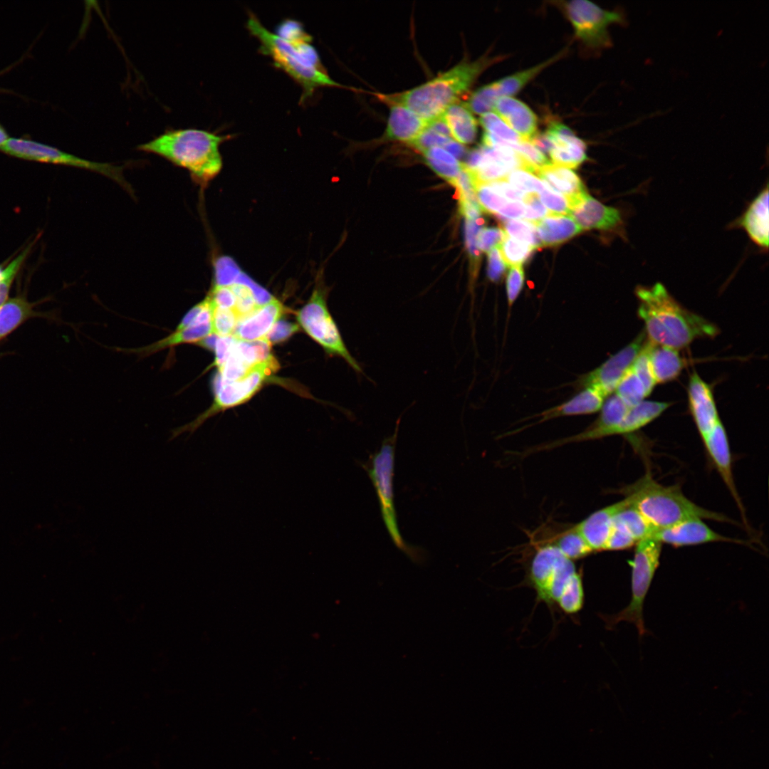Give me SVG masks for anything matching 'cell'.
Wrapping results in <instances>:
<instances>
[{
	"label": "cell",
	"instance_id": "cell-56",
	"mask_svg": "<svg viewBox=\"0 0 769 769\" xmlns=\"http://www.w3.org/2000/svg\"><path fill=\"white\" fill-rule=\"evenodd\" d=\"M427 164L440 177L452 183L460 174L463 164H451L434 159L424 157Z\"/></svg>",
	"mask_w": 769,
	"mask_h": 769
},
{
	"label": "cell",
	"instance_id": "cell-16",
	"mask_svg": "<svg viewBox=\"0 0 769 769\" xmlns=\"http://www.w3.org/2000/svg\"><path fill=\"white\" fill-rule=\"evenodd\" d=\"M569 215L581 229H599L607 231H623V219L620 211L604 205L589 194L572 204Z\"/></svg>",
	"mask_w": 769,
	"mask_h": 769
},
{
	"label": "cell",
	"instance_id": "cell-42",
	"mask_svg": "<svg viewBox=\"0 0 769 769\" xmlns=\"http://www.w3.org/2000/svg\"><path fill=\"white\" fill-rule=\"evenodd\" d=\"M498 248L505 263L510 266H522L535 250L534 248L508 235Z\"/></svg>",
	"mask_w": 769,
	"mask_h": 769
},
{
	"label": "cell",
	"instance_id": "cell-47",
	"mask_svg": "<svg viewBox=\"0 0 769 769\" xmlns=\"http://www.w3.org/2000/svg\"><path fill=\"white\" fill-rule=\"evenodd\" d=\"M476 197L482 209L490 214H497L507 201L495 192L486 183H478L476 186Z\"/></svg>",
	"mask_w": 769,
	"mask_h": 769
},
{
	"label": "cell",
	"instance_id": "cell-4",
	"mask_svg": "<svg viewBox=\"0 0 769 769\" xmlns=\"http://www.w3.org/2000/svg\"><path fill=\"white\" fill-rule=\"evenodd\" d=\"M503 58L483 56L474 61H462L419 86L402 93L380 94L378 98L387 105L404 106L425 121L431 122L457 103L485 70Z\"/></svg>",
	"mask_w": 769,
	"mask_h": 769
},
{
	"label": "cell",
	"instance_id": "cell-1",
	"mask_svg": "<svg viewBox=\"0 0 769 769\" xmlns=\"http://www.w3.org/2000/svg\"><path fill=\"white\" fill-rule=\"evenodd\" d=\"M246 26L249 33L258 39L259 51L268 56L276 68L301 87L300 101L310 98L320 88L342 87L326 72L312 44L311 36L300 22L286 19L278 25L276 33H273L253 13L249 12Z\"/></svg>",
	"mask_w": 769,
	"mask_h": 769
},
{
	"label": "cell",
	"instance_id": "cell-40",
	"mask_svg": "<svg viewBox=\"0 0 769 769\" xmlns=\"http://www.w3.org/2000/svg\"><path fill=\"white\" fill-rule=\"evenodd\" d=\"M498 98L493 82L475 90L464 104L471 113L481 115L493 111Z\"/></svg>",
	"mask_w": 769,
	"mask_h": 769
},
{
	"label": "cell",
	"instance_id": "cell-55",
	"mask_svg": "<svg viewBox=\"0 0 769 769\" xmlns=\"http://www.w3.org/2000/svg\"><path fill=\"white\" fill-rule=\"evenodd\" d=\"M501 251L498 247L492 249L488 252L487 275L490 281L498 282L506 270Z\"/></svg>",
	"mask_w": 769,
	"mask_h": 769
},
{
	"label": "cell",
	"instance_id": "cell-9",
	"mask_svg": "<svg viewBox=\"0 0 769 769\" xmlns=\"http://www.w3.org/2000/svg\"><path fill=\"white\" fill-rule=\"evenodd\" d=\"M0 151L23 160L71 167L89 170L117 182L128 193L133 194L131 185L123 174V166L90 161L62 151L56 147L24 137H10Z\"/></svg>",
	"mask_w": 769,
	"mask_h": 769
},
{
	"label": "cell",
	"instance_id": "cell-37",
	"mask_svg": "<svg viewBox=\"0 0 769 769\" xmlns=\"http://www.w3.org/2000/svg\"><path fill=\"white\" fill-rule=\"evenodd\" d=\"M614 392L629 407L640 403L647 397L643 384L632 367L623 376Z\"/></svg>",
	"mask_w": 769,
	"mask_h": 769
},
{
	"label": "cell",
	"instance_id": "cell-63",
	"mask_svg": "<svg viewBox=\"0 0 769 769\" xmlns=\"http://www.w3.org/2000/svg\"><path fill=\"white\" fill-rule=\"evenodd\" d=\"M9 136L4 129V127L0 124V149L5 145V143L9 139Z\"/></svg>",
	"mask_w": 769,
	"mask_h": 769
},
{
	"label": "cell",
	"instance_id": "cell-6",
	"mask_svg": "<svg viewBox=\"0 0 769 769\" xmlns=\"http://www.w3.org/2000/svg\"><path fill=\"white\" fill-rule=\"evenodd\" d=\"M656 530L699 518L738 525L726 515L706 509L689 499L679 485L658 483L650 471L618 490Z\"/></svg>",
	"mask_w": 769,
	"mask_h": 769
},
{
	"label": "cell",
	"instance_id": "cell-29",
	"mask_svg": "<svg viewBox=\"0 0 769 769\" xmlns=\"http://www.w3.org/2000/svg\"><path fill=\"white\" fill-rule=\"evenodd\" d=\"M451 138L459 144H471L476 138L478 122L464 103L450 105L441 115Z\"/></svg>",
	"mask_w": 769,
	"mask_h": 769
},
{
	"label": "cell",
	"instance_id": "cell-31",
	"mask_svg": "<svg viewBox=\"0 0 769 769\" xmlns=\"http://www.w3.org/2000/svg\"><path fill=\"white\" fill-rule=\"evenodd\" d=\"M480 124L483 129L482 145L487 147L503 146L513 150V146L523 140L511 129L496 113L481 115Z\"/></svg>",
	"mask_w": 769,
	"mask_h": 769
},
{
	"label": "cell",
	"instance_id": "cell-26",
	"mask_svg": "<svg viewBox=\"0 0 769 769\" xmlns=\"http://www.w3.org/2000/svg\"><path fill=\"white\" fill-rule=\"evenodd\" d=\"M646 347L656 383L671 382L679 376L685 362L678 350L652 343L647 339Z\"/></svg>",
	"mask_w": 769,
	"mask_h": 769
},
{
	"label": "cell",
	"instance_id": "cell-61",
	"mask_svg": "<svg viewBox=\"0 0 769 769\" xmlns=\"http://www.w3.org/2000/svg\"><path fill=\"white\" fill-rule=\"evenodd\" d=\"M459 211L466 219H477L481 218L482 209L478 201L459 200Z\"/></svg>",
	"mask_w": 769,
	"mask_h": 769
},
{
	"label": "cell",
	"instance_id": "cell-22",
	"mask_svg": "<svg viewBox=\"0 0 769 769\" xmlns=\"http://www.w3.org/2000/svg\"><path fill=\"white\" fill-rule=\"evenodd\" d=\"M283 313L282 304L273 298L258 306L253 313L240 320L233 336L243 341H255L266 338Z\"/></svg>",
	"mask_w": 769,
	"mask_h": 769
},
{
	"label": "cell",
	"instance_id": "cell-17",
	"mask_svg": "<svg viewBox=\"0 0 769 769\" xmlns=\"http://www.w3.org/2000/svg\"><path fill=\"white\" fill-rule=\"evenodd\" d=\"M688 399L691 415L703 439L720 419L711 387L696 371L689 377Z\"/></svg>",
	"mask_w": 769,
	"mask_h": 769
},
{
	"label": "cell",
	"instance_id": "cell-15",
	"mask_svg": "<svg viewBox=\"0 0 769 769\" xmlns=\"http://www.w3.org/2000/svg\"><path fill=\"white\" fill-rule=\"evenodd\" d=\"M706 451L741 511L745 525L748 528L746 511L737 491L732 471V456L726 429L719 420L702 439Z\"/></svg>",
	"mask_w": 769,
	"mask_h": 769
},
{
	"label": "cell",
	"instance_id": "cell-48",
	"mask_svg": "<svg viewBox=\"0 0 769 769\" xmlns=\"http://www.w3.org/2000/svg\"><path fill=\"white\" fill-rule=\"evenodd\" d=\"M632 368L643 384L646 394L648 397L656 383L650 365L646 342L633 362Z\"/></svg>",
	"mask_w": 769,
	"mask_h": 769
},
{
	"label": "cell",
	"instance_id": "cell-57",
	"mask_svg": "<svg viewBox=\"0 0 769 769\" xmlns=\"http://www.w3.org/2000/svg\"><path fill=\"white\" fill-rule=\"evenodd\" d=\"M498 195L512 201L524 202L526 194L509 184L505 179L486 183Z\"/></svg>",
	"mask_w": 769,
	"mask_h": 769
},
{
	"label": "cell",
	"instance_id": "cell-21",
	"mask_svg": "<svg viewBox=\"0 0 769 769\" xmlns=\"http://www.w3.org/2000/svg\"><path fill=\"white\" fill-rule=\"evenodd\" d=\"M626 504L623 498L597 510L573 527L581 534L593 553L605 551L616 513Z\"/></svg>",
	"mask_w": 769,
	"mask_h": 769
},
{
	"label": "cell",
	"instance_id": "cell-39",
	"mask_svg": "<svg viewBox=\"0 0 769 769\" xmlns=\"http://www.w3.org/2000/svg\"><path fill=\"white\" fill-rule=\"evenodd\" d=\"M503 230L509 236L535 249L542 246L535 224L522 220H502Z\"/></svg>",
	"mask_w": 769,
	"mask_h": 769
},
{
	"label": "cell",
	"instance_id": "cell-38",
	"mask_svg": "<svg viewBox=\"0 0 769 769\" xmlns=\"http://www.w3.org/2000/svg\"><path fill=\"white\" fill-rule=\"evenodd\" d=\"M208 298L211 308L212 334L218 337L232 335L239 318L234 309L222 308L216 306Z\"/></svg>",
	"mask_w": 769,
	"mask_h": 769
},
{
	"label": "cell",
	"instance_id": "cell-52",
	"mask_svg": "<svg viewBox=\"0 0 769 769\" xmlns=\"http://www.w3.org/2000/svg\"><path fill=\"white\" fill-rule=\"evenodd\" d=\"M524 278L522 266H511L506 279V293L509 308L513 305L522 291L524 285Z\"/></svg>",
	"mask_w": 769,
	"mask_h": 769
},
{
	"label": "cell",
	"instance_id": "cell-11",
	"mask_svg": "<svg viewBox=\"0 0 769 769\" xmlns=\"http://www.w3.org/2000/svg\"><path fill=\"white\" fill-rule=\"evenodd\" d=\"M306 333L330 355L340 356L357 372L363 373L360 364L347 350L325 302V292L319 284L308 302L297 315Z\"/></svg>",
	"mask_w": 769,
	"mask_h": 769
},
{
	"label": "cell",
	"instance_id": "cell-7",
	"mask_svg": "<svg viewBox=\"0 0 769 769\" xmlns=\"http://www.w3.org/2000/svg\"><path fill=\"white\" fill-rule=\"evenodd\" d=\"M397 429L394 435L384 440L380 451L371 458V467L366 469L375 488L382 519L393 543L413 563L422 565L427 560L426 551L420 547L409 545L403 540L397 521L393 476Z\"/></svg>",
	"mask_w": 769,
	"mask_h": 769
},
{
	"label": "cell",
	"instance_id": "cell-59",
	"mask_svg": "<svg viewBox=\"0 0 769 769\" xmlns=\"http://www.w3.org/2000/svg\"><path fill=\"white\" fill-rule=\"evenodd\" d=\"M236 340L233 335L218 338L214 347L216 352L214 365L218 367L219 370H221L229 357Z\"/></svg>",
	"mask_w": 769,
	"mask_h": 769
},
{
	"label": "cell",
	"instance_id": "cell-62",
	"mask_svg": "<svg viewBox=\"0 0 769 769\" xmlns=\"http://www.w3.org/2000/svg\"><path fill=\"white\" fill-rule=\"evenodd\" d=\"M445 150L451 153L456 158H459L465 153V149L461 144L452 140L449 142L445 147Z\"/></svg>",
	"mask_w": 769,
	"mask_h": 769
},
{
	"label": "cell",
	"instance_id": "cell-28",
	"mask_svg": "<svg viewBox=\"0 0 769 769\" xmlns=\"http://www.w3.org/2000/svg\"><path fill=\"white\" fill-rule=\"evenodd\" d=\"M211 334V323L194 324L182 329H176L171 335L147 346L125 351H130L141 356H148L164 349L179 345L199 343Z\"/></svg>",
	"mask_w": 769,
	"mask_h": 769
},
{
	"label": "cell",
	"instance_id": "cell-18",
	"mask_svg": "<svg viewBox=\"0 0 769 769\" xmlns=\"http://www.w3.org/2000/svg\"><path fill=\"white\" fill-rule=\"evenodd\" d=\"M545 133L552 143L549 156L553 164L575 169L587 159L585 142L567 126L553 122Z\"/></svg>",
	"mask_w": 769,
	"mask_h": 769
},
{
	"label": "cell",
	"instance_id": "cell-20",
	"mask_svg": "<svg viewBox=\"0 0 769 769\" xmlns=\"http://www.w3.org/2000/svg\"><path fill=\"white\" fill-rule=\"evenodd\" d=\"M605 398L600 392L593 388H584L580 392L563 404L546 409L530 417V419H537L535 422L526 424L520 429L511 431L506 436L555 418L595 413L602 409Z\"/></svg>",
	"mask_w": 769,
	"mask_h": 769
},
{
	"label": "cell",
	"instance_id": "cell-32",
	"mask_svg": "<svg viewBox=\"0 0 769 769\" xmlns=\"http://www.w3.org/2000/svg\"><path fill=\"white\" fill-rule=\"evenodd\" d=\"M565 53V50L561 51L539 64L494 81L493 84L498 97H511L518 93L544 69L563 57Z\"/></svg>",
	"mask_w": 769,
	"mask_h": 769
},
{
	"label": "cell",
	"instance_id": "cell-53",
	"mask_svg": "<svg viewBox=\"0 0 769 769\" xmlns=\"http://www.w3.org/2000/svg\"><path fill=\"white\" fill-rule=\"evenodd\" d=\"M207 296L216 306L229 309L235 308L236 295L230 285H214Z\"/></svg>",
	"mask_w": 769,
	"mask_h": 769
},
{
	"label": "cell",
	"instance_id": "cell-8",
	"mask_svg": "<svg viewBox=\"0 0 769 769\" xmlns=\"http://www.w3.org/2000/svg\"><path fill=\"white\" fill-rule=\"evenodd\" d=\"M632 561V597L629 605L612 615H603L605 627L612 629L621 622L634 624L639 637L647 633L644 625V602L659 565L662 543L653 537L647 538L635 545Z\"/></svg>",
	"mask_w": 769,
	"mask_h": 769
},
{
	"label": "cell",
	"instance_id": "cell-46",
	"mask_svg": "<svg viewBox=\"0 0 769 769\" xmlns=\"http://www.w3.org/2000/svg\"><path fill=\"white\" fill-rule=\"evenodd\" d=\"M214 285L226 286L234 283L241 271L229 257L221 256L214 262Z\"/></svg>",
	"mask_w": 769,
	"mask_h": 769
},
{
	"label": "cell",
	"instance_id": "cell-13",
	"mask_svg": "<svg viewBox=\"0 0 769 769\" xmlns=\"http://www.w3.org/2000/svg\"><path fill=\"white\" fill-rule=\"evenodd\" d=\"M647 341L644 330L629 345L612 355L594 370L580 377L577 387H590L600 392L605 397L615 391L619 382L632 367Z\"/></svg>",
	"mask_w": 769,
	"mask_h": 769
},
{
	"label": "cell",
	"instance_id": "cell-25",
	"mask_svg": "<svg viewBox=\"0 0 769 769\" xmlns=\"http://www.w3.org/2000/svg\"><path fill=\"white\" fill-rule=\"evenodd\" d=\"M535 174L550 189L565 197L570 207L587 194L581 179L570 168L550 164L540 168Z\"/></svg>",
	"mask_w": 769,
	"mask_h": 769
},
{
	"label": "cell",
	"instance_id": "cell-23",
	"mask_svg": "<svg viewBox=\"0 0 769 769\" xmlns=\"http://www.w3.org/2000/svg\"><path fill=\"white\" fill-rule=\"evenodd\" d=\"M493 111L523 140L530 141L537 134V116L522 101L513 97H501L497 100Z\"/></svg>",
	"mask_w": 769,
	"mask_h": 769
},
{
	"label": "cell",
	"instance_id": "cell-19",
	"mask_svg": "<svg viewBox=\"0 0 769 769\" xmlns=\"http://www.w3.org/2000/svg\"><path fill=\"white\" fill-rule=\"evenodd\" d=\"M768 185L757 194L746 210L733 222V226L743 229L750 241L764 251L768 249Z\"/></svg>",
	"mask_w": 769,
	"mask_h": 769
},
{
	"label": "cell",
	"instance_id": "cell-5",
	"mask_svg": "<svg viewBox=\"0 0 769 769\" xmlns=\"http://www.w3.org/2000/svg\"><path fill=\"white\" fill-rule=\"evenodd\" d=\"M525 583L535 592L537 602L550 610L575 614L583 607L581 572L551 543L536 548L527 567Z\"/></svg>",
	"mask_w": 769,
	"mask_h": 769
},
{
	"label": "cell",
	"instance_id": "cell-27",
	"mask_svg": "<svg viewBox=\"0 0 769 769\" xmlns=\"http://www.w3.org/2000/svg\"><path fill=\"white\" fill-rule=\"evenodd\" d=\"M535 226L542 246L559 245L582 231L571 216L551 213Z\"/></svg>",
	"mask_w": 769,
	"mask_h": 769
},
{
	"label": "cell",
	"instance_id": "cell-64",
	"mask_svg": "<svg viewBox=\"0 0 769 769\" xmlns=\"http://www.w3.org/2000/svg\"><path fill=\"white\" fill-rule=\"evenodd\" d=\"M3 270H4V268H2V266H1V265H0V278H1V275H2V272H3Z\"/></svg>",
	"mask_w": 769,
	"mask_h": 769
},
{
	"label": "cell",
	"instance_id": "cell-49",
	"mask_svg": "<svg viewBox=\"0 0 769 769\" xmlns=\"http://www.w3.org/2000/svg\"><path fill=\"white\" fill-rule=\"evenodd\" d=\"M506 236L502 228H483L477 236V247L482 251L489 252L492 249L499 247Z\"/></svg>",
	"mask_w": 769,
	"mask_h": 769
},
{
	"label": "cell",
	"instance_id": "cell-14",
	"mask_svg": "<svg viewBox=\"0 0 769 769\" xmlns=\"http://www.w3.org/2000/svg\"><path fill=\"white\" fill-rule=\"evenodd\" d=\"M652 537L662 544H668L674 548L713 542L748 543L747 541L728 538L718 533L699 518L683 520L669 527L657 529Z\"/></svg>",
	"mask_w": 769,
	"mask_h": 769
},
{
	"label": "cell",
	"instance_id": "cell-10",
	"mask_svg": "<svg viewBox=\"0 0 769 769\" xmlns=\"http://www.w3.org/2000/svg\"><path fill=\"white\" fill-rule=\"evenodd\" d=\"M278 368V364L273 357L270 360L252 366L244 376L234 382H223L219 375H217L214 381L215 392L214 404L194 421L173 429L170 439L187 431L192 434L208 418L218 412L246 402L258 390L267 378Z\"/></svg>",
	"mask_w": 769,
	"mask_h": 769
},
{
	"label": "cell",
	"instance_id": "cell-3",
	"mask_svg": "<svg viewBox=\"0 0 769 769\" xmlns=\"http://www.w3.org/2000/svg\"><path fill=\"white\" fill-rule=\"evenodd\" d=\"M232 136L196 128L170 129L138 145L137 150L185 169L194 182L205 187L221 172L223 160L219 147Z\"/></svg>",
	"mask_w": 769,
	"mask_h": 769
},
{
	"label": "cell",
	"instance_id": "cell-24",
	"mask_svg": "<svg viewBox=\"0 0 769 769\" xmlns=\"http://www.w3.org/2000/svg\"><path fill=\"white\" fill-rule=\"evenodd\" d=\"M388 105L389 114L383 138L411 144L425 130L429 122L401 105Z\"/></svg>",
	"mask_w": 769,
	"mask_h": 769
},
{
	"label": "cell",
	"instance_id": "cell-30",
	"mask_svg": "<svg viewBox=\"0 0 769 769\" xmlns=\"http://www.w3.org/2000/svg\"><path fill=\"white\" fill-rule=\"evenodd\" d=\"M671 404L669 402L643 400L629 407L619 427L618 435L632 436L659 417Z\"/></svg>",
	"mask_w": 769,
	"mask_h": 769
},
{
	"label": "cell",
	"instance_id": "cell-54",
	"mask_svg": "<svg viewBox=\"0 0 769 769\" xmlns=\"http://www.w3.org/2000/svg\"><path fill=\"white\" fill-rule=\"evenodd\" d=\"M525 212L523 218L533 224L548 215V210L541 204L537 194H527L524 202Z\"/></svg>",
	"mask_w": 769,
	"mask_h": 769
},
{
	"label": "cell",
	"instance_id": "cell-51",
	"mask_svg": "<svg viewBox=\"0 0 769 769\" xmlns=\"http://www.w3.org/2000/svg\"><path fill=\"white\" fill-rule=\"evenodd\" d=\"M540 199L551 214H569L570 211L569 200L565 197L556 194L550 188H546L540 193Z\"/></svg>",
	"mask_w": 769,
	"mask_h": 769
},
{
	"label": "cell",
	"instance_id": "cell-35",
	"mask_svg": "<svg viewBox=\"0 0 769 769\" xmlns=\"http://www.w3.org/2000/svg\"><path fill=\"white\" fill-rule=\"evenodd\" d=\"M452 140L444 120L439 117L429 122L425 130L411 145L423 152L435 147H444Z\"/></svg>",
	"mask_w": 769,
	"mask_h": 769
},
{
	"label": "cell",
	"instance_id": "cell-45",
	"mask_svg": "<svg viewBox=\"0 0 769 769\" xmlns=\"http://www.w3.org/2000/svg\"><path fill=\"white\" fill-rule=\"evenodd\" d=\"M236 295L234 310L239 320L253 313L258 305L251 288L246 283L235 282L230 284Z\"/></svg>",
	"mask_w": 769,
	"mask_h": 769
},
{
	"label": "cell",
	"instance_id": "cell-50",
	"mask_svg": "<svg viewBox=\"0 0 769 769\" xmlns=\"http://www.w3.org/2000/svg\"><path fill=\"white\" fill-rule=\"evenodd\" d=\"M483 224V220L481 218L474 220L466 219L464 228L466 244L471 261L473 263L474 266H477L480 257V252L477 247L476 240L478 234L481 229V227Z\"/></svg>",
	"mask_w": 769,
	"mask_h": 769
},
{
	"label": "cell",
	"instance_id": "cell-2",
	"mask_svg": "<svg viewBox=\"0 0 769 769\" xmlns=\"http://www.w3.org/2000/svg\"><path fill=\"white\" fill-rule=\"evenodd\" d=\"M635 295L638 316L652 343L679 350L697 338H713L719 333L715 324L682 306L661 283L638 286Z\"/></svg>",
	"mask_w": 769,
	"mask_h": 769
},
{
	"label": "cell",
	"instance_id": "cell-41",
	"mask_svg": "<svg viewBox=\"0 0 769 769\" xmlns=\"http://www.w3.org/2000/svg\"><path fill=\"white\" fill-rule=\"evenodd\" d=\"M36 240L28 244L3 270L0 278V307L8 300L11 284L27 258Z\"/></svg>",
	"mask_w": 769,
	"mask_h": 769
},
{
	"label": "cell",
	"instance_id": "cell-34",
	"mask_svg": "<svg viewBox=\"0 0 769 769\" xmlns=\"http://www.w3.org/2000/svg\"><path fill=\"white\" fill-rule=\"evenodd\" d=\"M624 499L626 504L616 513L613 522L627 530L637 543L652 537L656 529Z\"/></svg>",
	"mask_w": 769,
	"mask_h": 769
},
{
	"label": "cell",
	"instance_id": "cell-43",
	"mask_svg": "<svg viewBox=\"0 0 769 769\" xmlns=\"http://www.w3.org/2000/svg\"><path fill=\"white\" fill-rule=\"evenodd\" d=\"M513 150L523 160L525 170L534 174L540 168L551 164L546 156L530 141L522 140L515 145Z\"/></svg>",
	"mask_w": 769,
	"mask_h": 769
},
{
	"label": "cell",
	"instance_id": "cell-12",
	"mask_svg": "<svg viewBox=\"0 0 769 769\" xmlns=\"http://www.w3.org/2000/svg\"><path fill=\"white\" fill-rule=\"evenodd\" d=\"M560 4V7L570 22L577 39L592 50L610 46L609 26L624 22L622 12L605 10L589 1L573 0Z\"/></svg>",
	"mask_w": 769,
	"mask_h": 769
},
{
	"label": "cell",
	"instance_id": "cell-58",
	"mask_svg": "<svg viewBox=\"0 0 769 769\" xmlns=\"http://www.w3.org/2000/svg\"><path fill=\"white\" fill-rule=\"evenodd\" d=\"M298 329V327L295 323L278 320L267 335L266 338L271 343L282 342L295 333Z\"/></svg>",
	"mask_w": 769,
	"mask_h": 769
},
{
	"label": "cell",
	"instance_id": "cell-36",
	"mask_svg": "<svg viewBox=\"0 0 769 769\" xmlns=\"http://www.w3.org/2000/svg\"><path fill=\"white\" fill-rule=\"evenodd\" d=\"M551 544L571 560L583 558L593 553L585 540L574 527L562 533Z\"/></svg>",
	"mask_w": 769,
	"mask_h": 769
},
{
	"label": "cell",
	"instance_id": "cell-33",
	"mask_svg": "<svg viewBox=\"0 0 769 769\" xmlns=\"http://www.w3.org/2000/svg\"><path fill=\"white\" fill-rule=\"evenodd\" d=\"M31 304L23 297L8 299L0 307V340L32 314Z\"/></svg>",
	"mask_w": 769,
	"mask_h": 769
},
{
	"label": "cell",
	"instance_id": "cell-60",
	"mask_svg": "<svg viewBox=\"0 0 769 769\" xmlns=\"http://www.w3.org/2000/svg\"><path fill=\"white\" fill-rule=\"evenodd\" d=\"M525 204L522 202H507L496 214L501 221L506 218L518 219L523 216Z\"/></svg>",
	"mask_w": 769,
	"mask_h": 769
},
{
	"label": "cell",
	"instance_id": "cell-44",
	"mask_svg": "<svg viewBox=\"0 0 769 769\" xmlns=\"http://www.w3.org/2000/svg\"><path fill=\"white\" fill-rule=\"evenodd\" d=\"M506 179H508L513 187L527 194H540L547 188V185L533 173L522 169L512 170L507 174Z\"/></svg>",
	"mask_w": 769,
	"mask_h": 769
}]
</instances>
